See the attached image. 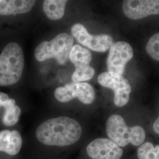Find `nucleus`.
Wrapping results in <instances>:
<instances>
[{"label":"nucleus","mask_w":159,"mask_h":159,"mask_svg":"<svg viewBox=\"0 0 159 159\" xmlns=\"http://www.w3.org/2000/svg\"><path fill=\"white\" fill-rule=\"evenodd\" d=\"M35 4L32 0H1L0 15L11 16L25 14L30 11Z\"/></svg>","instance_id":"12"},{"label":"nucleus","mask_w":159,"mask_h":159,"mask_svg":"<svg viewBox=\"0 0 159 159\" xmlns=\"http://www.w3.org/2000/svg\"><path fill=\"white\" fill-rule=\"evenodd\" d=\"M95 74L94 69L89 66L75 68L71 79L74 83H81L91 79Z\"/></svg>","instance_id":"16"},{"label":"nucleus","mask_w":159,"mask_h":159,"mask_svg":"<svg viewBox=\"0 0 159 159\" xmlns=\"http://www.w3.org/2000/svg\"><path fill=\"white\" fill-rule=\"evenodd\" d=\"M1 0H0V2H1Z\"/></svg>","instance_id":"22"},{"label":"nucleus","mask_w":159,"mask_h":159,"mask_svg":"<svg viewBox=\"0 0 159 159\" xmlns=\"http://www.w3.org/2000/svg\"><path fill=\"white\" fill-rule=\"evenodd\" d=\"M123 10L131 20L159 15V0H126L123 2Z\"/></svg>","instance_id":"10"},{"label":"nucleus","mask_w":159,"mask_h":159,"mask_svg":"<svg viewBox=\"0 0 159 159\" xmlns=\"http://www.w3.org/2000/svg\"><path fill=\"white\" fill-rule=\"evenodd\" d=\"M67 2L66 0H46L43 2V9L50 20H58L64 15Z\"/></svg>","instance_id":"13"},{"label":"nucleus","mask_w":159,"mask_h":159,"mask_svg":"<svg viewBox=\"0 0 159 159\" xmlns=\"http://www.w3.org/2000/svg\"><path fill=\"white\" fill-rule=\"evenodd\" d=\"M155 152L157 156V159H159V145H156L155 147Z\"/></svg>","instance_id":"21"},{"label":"nucleus","mask_w":159,"mask_h":159,"mask_svg":"<svg viewBox=\"0 0 159 159\" xmlns=\"http://www.w3.org/2000/svg\"><path fill=\"white\" fill-rule=\"evenodd\" d=\"M138 159H157L155 148L152 143H143L137 150Z\"/></svg>","instance_id":"17"},{"label":"nucleus","mask_w":159,"mask_h":159,"mask_svg":"<svg viewBox=\"0 0 159 159\" xmlns=\"http://www.w3.org/2000/svg\"><path fill=\"white\" fill-rule=\"evenodd\" d=\"M5 113L3 117V123L7 126L15 125L19 120L21 110L19 106L16 105V100L10 98L5 106Z\"/></svg>","instance_id":"15"},{"label":"nucleus","mask_w":159,"mask_h":159,"mask_svg":"<svg viewBox=\"0 0 159 159\" xmlns=\"http://www.w3.org/2000/svg\"><path fill=\"white\" fill-rule=\"evenodd\" d=\"M54 97L61 102H68L77 98L83 104H90L94 102L96 93L92 85L87 83H71L57 88Z\"/></svg>","instance_id":"6"},{"label":"nucleus","mask_w":159,"mask_h":159,"mask_svg":"<svg viewBox=\"0 0 159 159\" xmlns=\"http://www.w3.org/2000/svg\"><path fill=\"white\" fill-rule=\"evenodd\" d=\"M146 50L150 57L159 61V33L152 36L146 44Z\"/></svg>","instance_id":"18"},{"label":"nucleus","mask_w":159,"mask_h":159,"mask_svg":"<svg viewBox=\"0 0 159 159\" xmlns=\"http://www.w3.org/2000/svg\"><path fill=\"white\" fill-rule=\"evenodd\" d=\"M73 37L80 44L93 51L104 52L110 49L114 43L113 39L108 34L91 35L85 27L80 23L73 25L71 29Z\"/></svg>","instance_id":"7"},{"label":"nucleus","mask_w":159,"mask_h":159,"mask_svg":"<svg viewBox=\"0 0 159 159\" xmlns=\"http://www.w3.org/2000/svg\"><path fill=\"white\" fill-rule=\"evenodd\" d=\"M87 153L93 159H120L123 150L119 145L106 138H98L87 147Z\"/></svg>","instance_id":"9"},{"label":"nucleus","mask_w":159,"mask_h":159,"mask_svg":"<svg viewBox=\"0 0 159 159\" xmlns=\"http://www.w3.org/2000/svg\"><path fill=\"white\" fill-rule=\"evenodd\" d=\"M133 57V50L130 45L125 41L114 43L109 49L107 58L108 71L123 75L127 63Z\"/></svg>","instance_id":"8"},{"label":"nucleus","mask_w":159,"mask_h":159,"mask_svg":"<svg viewBox=\"0 0 159 159\" xmlns=\"http://www.w3.org/2000/svg\"><path fill=\"white\" fill-rule=\"evenodd\" d=\"M82 128L75 120L61 116L47 120L35 132L40 143L47 146L65 147L77 142L81 136Z\"/></svg>","instance_id":"1"},{"label":"nucleus","mask_w":159,"mask_h":159,"mask_svg":"<svg viewBox=\"0 0 159 159\" xmlns=\"http://www.w3.org/2000/svg\"><path fill=\"white\" fill-rule=\"evenodd\" d=\"M153 129L157 134H159V116L154 123Z\"/></svg>","instance_id":"20"},{"label":"nucleus","mask_w":159,"mask_h":159,"mask_svg":"<svg viewBox=\"0 0 159 159\" xmlns=\"http://www.w3.org/2000/svg\"><path fill=\"white\" fill-rule=\"evenodd\" d=\"M24 67L21 47L11 42L7 44L0 54V86H9L20 80Z\"/></svg>","instance_id":"2"},{"label":"nucleus","mask_w":159,"mask_h":159,"mask_svg":"<svg viewBox=\"0 0 159 159\" xmlns=\"http://www.w3.org/2000/svg\"><path fill=\"white\" fill-rule=\"evenodd\" d=\"M73 44L74 39L72 35L60 33L50 41L41 42L36 47L34 56L35 59L40 62L54 58L60 65H64L69 58Z\"/></svg>","instance_id":"4"},{"label":"nucleus","mask_w":159,"mask_h":159,"mask_svg":"<svg viewBox=\"0 0 159 159\" xmlns=\"http://www.w3.org/2000/svg\"><path fill=\"white\" fill-rule=\"evenodd\" d=\"M22 144V138L18 131H0V152H4L11 156L16 155L20 152Z\"/></svg>","instance_id":"11"},{"label":"nucleus","mask_w":159,"mask_h":159,"mask_svg":"<svg viewBox=\"0 0 159 159\" xmlns=\"http://www.w3.org/2000/svg\"><path fill=\"white\" fill-rule=\"evenodd\" d=\"M98 82L114 91V102L116 106L121 107L129 102L131 87L128 80L123 75L109 71L104 72L98 75Z\"/></svg>","instance_id":"5"},{"label":"nucleus","mask_w":159,"mask_h":159,"mask_svg":"<svg viewBox=\"0 0 159 159\" xmlns=\"http://www.w3.org/2000/svg\"><path fill=\"white\" fill-rule=\"evenodd\" d=\"M9 100L10 98L7 94L0 91V107H4Z\"/></svg>","instance_id":"19"},{"label":"nucleus","mask_w":159,"mask_h":159,"mask_svg":"<svg viewBox=\"0 0 159 159\" xmlns=\"http://www.w3.org/2000/svg\"><path fill=\"white\" fill-rule=\"evenodd\" d=\"M106 129L110 140L120 147H125L129 143L134 146H141L146 139V133L142 127H128L124 119L118 114L109 117Z\"/></svg>","instance_id":"3"},{"label":"nucleus","mask_w":159,"mask_h":159,"mask_svg":"<svg viewBox=\"0 0 159 159\" xmlns=\"http://www.w3.org/2000/svg\"><path fill=\"white\" fill-rule=\"evenodd\" d=\"M69 59L75 68L89 66L92 60L91 52L87 48L78 44L73 46L69 55Z\"/></svg>","instance_id":"14"}]
</instances>
